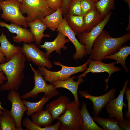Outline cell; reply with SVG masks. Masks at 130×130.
I'll use <instances>...</instances> for the list:
<instances>
[{
  "label": "cell",
  "mask_w": 130,
  "mask_h": 130,
  "mask_svg": "<svg viewBox=\"0 0 130 130\" xmlns=\"http://www.w3.org/2000/svg\"><path fill=\"white\" fill-rule=\"evenodd\" d=\"M130 39V33L117 38L110 36L108 32L103 30L94 41L89 58L102 61L104 58L115 53Z\"/></svg>",
  "instance_id": "obj_1"
},
{
  "label": "cell",
  "mask_w": 130,
  "mask_h": 130,
  "mask_svg": "<svg viewBox=\"0 0 130 130\" xmlns=\"http://www.w3.org/2000/svg\"><path fill=\"white\" fill-rule=\"evenodd\" d=\"M26 61L24 55L20 51L8 61L0 63V71L4 72L7 79V82L0 86L1 91L19 89L24 77Z\"/></svg>",
  "instance_id": "obj_2"
},
{
  "label": "cell",
  "mask_w": 130,
  "mask_h": 130,
  "mask_svg": "<svg viewBox=\"0 0 130 130\" xmlns=\"http://www.w3.org/2000/svg\"><path fill=\"white\" fill-rule=\"evenodd\" d=\"M91 59L89 58L83 64L78 66L70 67L64 65L60 62L57 61L54 62L56 65L60 66L61 70L57 72H53L49 70L44 67L39 66V71L44 79L49 82L51 84L58 81H63L66 80L74 74L80 72H83L88 68Z\"/></svg>",
  "instance_id": "obj_3"
},
{
  "label": "cell",
  "mask_w": 130,
  "mask_h": 130,
  "mask_svg": "<svg viewBox=\"0 0 130 130\" xmlns=\"http://www.w3.org/2000/svg\"><path fill=\"white\" fill-rule=\"evenodd\" d=\"M20 9L23 14H26L28 22L42 20L54 11L48 6L45 0H22Z\"/></svg>",
  "instance_id": "obj_4"
},
{
  "label": "cell",
  "mask_w": 130,
  "mask_h": 130,
  "mask_svg": "<svg viewBox=\"0 0 130 130\" xmlns=\"http://www.w3.org/2000/svg\"><path fill=\"white\" fill-rule=\"evenodd\" d=\"M30 65L34 74V87L29 92L23 94L21 97V98L24 99L29 98H35L38 97V94L41 93H43L44 96L49 99L58 95L59 91L54 85L47 84L39 71L34 68L30 63Z\"/></svg>",
  "instance_id": "obj_5"
},
{
  "label": "cell",
  "mask_w": 130,
  "mask_h": 130,
  "mask_svg": "<svg viewBox=\"0 0 130 130\" xmlns=\"http://www.w3.org/2000/svg\"><path fill=\"white\" fill-rule=\"evenodd\" d=\"M21 4L20 2L15 0L0 1V7L2 11L1 17L6 21L26 28L29 27L28 22L20 11Z\"/></svg>",
  "instance_id": "obj_6"
},
{
  "label": "cell",
  "mask_w": 130,
  "mask_h": 130,
  "mask_svg": "<svg viewBox=\"0 0 130 130\" xmlns=\"http://www.w3.org/2000/svg\"><path fill=\"white\" fill-rule=\"evenodd\" d=\"M79 104L74 101L71 102L68 108L57 119L61 122L58 130H81L83 120Z\"/></svg>",
  "instance_id": "obj_7"
},
{
  "label": "cell",
  "mask_w": 130,
  "mask_h": 130,
  "mask_svg": "<svg viewBox=\"0 0 130 130\" xmlns=\"http://www.w3.org/2000/svg\"><path fill=\"white\" fill-rule=\"evenodd\" d=\"M20 51L24 55L26 58L35 65L46 67L49 69L52 68V64L46 53L31 43L24 42Z\"/></svg>",
  "instance_id": "obj_8"
},
{
  "label": "cell",
  "mask_w": 130,
  "mask_h": 130,
  "mask_svg": "<svg viewBox=\"0 0 130 130\" xmlns=\"http://www.w3.org/2000/svg\"><path fill=\"white\" fill-rule=\"evenodd\" d=\"M7 99L11 103L10 111V114L14 118L18 130H24L22 126L23 115L27 109L24 105L20 94L14 90H11L7 96Z\"/></svg>",
  "instance_id": "obj_9"
},
{
  "label": "cell",
  "mask_w": 130,
  "mask_h": 130,
  "mask_svg": "<svg viewBox=\"0 0 130 130\" xmlns=\"http://www.w3.org/2000/svg\"><path fill=\"white\" fill-rule=\"evenodd\" d=\"M111 14V12H110L106 15L100 23L89 31L84 32L78 35L79 42L85 46V50L87 54H90L94 41L108 22Z\"/></svg>",
  "instance_id": "obj_10"
},
{
  "label": "cell",
  "mask_w": 130,
  "mask_h": 130,
  "mask_svg": "<svg viewBox=\"0 0 130 130\" xmlns=\"http://www.w3.org/2000/svg\"><path fill=\"white\" fill-rule=\"evenodd\" d=\"M129 82V79L125 81L123 87L120 91L118 97L110 100L105 106L109 114V118L114 117L119 122H122L124 119L123 109L124 106L126 107L127 104L124 102V96L125 90Z\"/></svg>",
  "instance_id": "obj_11"
},
{
  "label": "cell",
  "mask_w": 130,
  "mask_h": 130,
  "mask_svg": "<svg viewBox=\"0 0 130 130\" xmlns=\"http://www.w3.org/2000/svg\"><path fill=\"white\" fill-rule=\"evenodd\" d=\"M116 91V88H113L106 94L99 96L92 95L86 91L79 90L78 93L81 97L88 98L92 101L93 115L98 116L108 103L115 98Z\"/></svg>",
  "instance_id": "obj_12"
},
{
  "label": "cell",
  "mask_w": 130,
  "mask_h": 130,
  "mask_svg": "<svg viewBox=\"0 0 130 130\" xmlns=\"http://www.w3.org/2000/svg\"><path fill=\"white\" fill-rule=\"evenodd\" d=\"M117 63L114 62L110 63H106L103 62L102 61H94L91 59L88 64V67L85 72L81 75L75 77L86 78L87 74L89 72L92 73L107 72L108 73V78L104 81L106 83L105 91L108 88V84L109 80L111 75L113 73L120 71L121 69L115 66L114 65Z\"/></svg>",
  "instance_id": "obj_13"
},
{
  "label": "cell",
  "mask_w": 130,
  "mask_h": 130,
  "mask_svg": "<svg viewBox=\"0 0 130 130\" xmlns=\"http://www.w3.org/2000/svg\"><path fill=\"white\" fill-rule=\"evenodd\" d=\"M56 31L66 36L73 44L76 50V52L73 56L74 60L81 59L84 56H86L85 46L81 44L77 39L75 33L68 26L65 17Z\"/></svg>",
  "instance_id": "obj_14"
},
{
  "label": "cell",
  "mask_w": 130,
  "mask_h": 130,
  "mask_svg": "<svg viewBox=\"0 0 130 130\" xmlns=\"http://www.w3.org/2000/svg\"><path fill=\"white\" fill-rule=\"evenodd\" d=\"M0 26L6 28L11 33L16 34V36L12 37L13 40L15 42H23L29 43L35 41L34 37L30 31L25 28L12 23L9 24L2 21H0Z\"/></svg>",
  "instance_id": "obj_15"
},
{
  "label": "cell",
  "mask_w": 130,
  "mask_h": 130,
  "mask_svg": "<svg viewBox=\"0 0 130 130\" xmlns=\"http://www.w3.org/2000/svg\"><path fill=\"white\" fill-rule=\"evenodd\" d=\"M71 102L68 97L61 95L46 104L45 109L49 112L55 120L64 112Z\"/></svg>",
  "instance_id": "obj_16"
},
{
  "label": "cell",
  "mask_w": 130,
  "mask_h": 130,
  "mask_svg": "<svg viewBox=\"0 0 130 130\" xmlns=\"http://www.w3.org/2000/svg\"><path fill=\"white\" fill-rule=\"evenodd\" d=\"M70 41L69 39L66 36L58 32L53 41L45 42L43 45H40L39 48L46 49V53L49 58L50 57L51 53L55 51L57 53L61 54V49L66 50L67 47L65 45Z\"/></svg>",
  "instance_id": "obj_17"
},
{
  "label": "cell",
  "mask_w": 130,
  "mask_h": 130,
  "mask_svg": "<svg viewBox=\"0 0 130 130\" xmlns=\"http://www.w3.org/2000/svg\"><path fill=\"white\" fill-rule=\"evenodd\" d=\"M75 78L74 75L69 78L63 81H58L53 83L52 84L54 85L56 89L58 88H63L67 89L71 91L74 97V101L80 104V102L78 96V89L79 84L84 82V80L82 77H78L77 81H74Z\"/></svg>",
  "instance_id": "obj_18"
},
{
  "label": "cell",
  "mask_w": 130,
  "mask_h": 130,
  "mask_svg": "<svg viewBox=\"0 0 130 130\" xmlns=\"http://www.w3.org/2000/svg\"><path fill=\"white\" fill-rule=\"evenodd\" d=\"M105 17L99 13L95 6L83 16L85 32H89L100 23Z\"/></svg>",
  "instance_id": "obj_19"
},
{
  "label": "cell",
  "mask_w": 130,
  "mask_h": 130,
  "mask_svg": "<svg viewBox=\"0 0 130 130\" xmlns=\"http://www.w3.org/2000/svg\"><path fill=\"white\" fill-rule=\"evenodd\" d=\"M0 51L2 52L5 56V61L10 60L14 55L20 51L21 47L12 44L8 40L6 35H4L2 31L0 36Z\"/></svg>",
  "instance_id": "obj_20"
},
{
  "label": "cell",
  "mask_w": 130,
  "mask_h": 130,
  "mask_svg": "<svg viewBox=\"0 0 130 130\" xmlns=\"http://www.w3.org/2000/svg\"><path fill=\"white\" fill-rule=\"evenodd\" d=\"M62 8L45 17L41 20L47 28L52 31H56L63 21Z\"/></svg>",
  "instance_id": "obj_21"
},
{
  "label": "cell",
  "mask_w": 130,
  "mask_h": 130,
  "mask_svg": "<svg viewBox=\"0 0 130 130\" xmlns=\"http://www.w3.org/2000/svg\"><path fill=\"white\" fill-rule=\"evenodd\" d=\"M80 112L82 118L83 124L81 128L82 130H103L99 126L93 119L89 113L86 103H82Z\"/></svg>",
  "instance_id": "obj_22"
},
{
  "label": "cell",
  "mask_w": 130,
  "mask_h": 130,
  "mask_svg": "<svg viewBox=\"0 0 130 130\" xmlns=\"http://www.w3.org/2000/svg\"><path fill=\"white\" fill-rule=\"evenodd\" d=\"M28 22V26L30 28V31L33 35L36 44L40 45L44 37H49V34H44V32L47 28L46 26L41 20H38Z\"/></svg>",
  "instance_id": "obj_23"
},
{
  "label": "cell",
  "mask_w": 130,
  "mask_h": 130,
  "mask_svg": "<svg viewBox=\"0 0 130 130\" xmlns=\"http://www.w3.org/2000/svg\"><path fill=\"white\" fill-rule=\"evenodd\" d=\"M32 121L37 125L44 127L52 125L53 118L47 110L42 109L31 115Z\"/></svg>",
  "instance_id": "obj_24"
},
{
  "label": "cell",
  "mask_w": 130,
  "mask_h": 130,
  "mask_svg": "<svg viewBox=\"0 0 130 130\" xmlns=\"http://www.w3.org/2000/svg\"><path fill=\"white\" fill-rule=\"evenodd\" d=\"M67 24L76 35L85 32L83 21V16L74 15L66 14L64 16Z\"/></svg>",
  "instance_id": "obj_25"
},
{
  "label": "cell",
  "mask_w": 130,
  "mask_h": 130,
  "mask_svg": "<svg viewBox=\"0 0 130 130\" xmlns=\"http://www.w3.org/2000/svg\"><path fill=\"white\" fill-rule=\"evenodd\" d=\"M117 52L112 55L105 57L104 59H113L121 64L123 67L125 72H129L128 69L125 64V61L128 56L130 54V46L127 45L122 46Z\"/></svg>",
  "instance_id": "obj_26"
},
{
  "label": "cell",
  "mask_w": 130,
  "mask_h": 130,
  "mask_svg": "<svg viewBox=\"0 0 130 130\" xmlns=\"http://www.w3.org/2000/svg\"><path fill=\"white\" fill-rule=\"evenodd\" d=\"M94 121L100 125L104 130H122L118 124L119 122L113 117L109 118H102L98 116H94L92 117Z\"/></svg>",
  "instance_id": "obj_27"
},
{
  "label": "cell",
  "mask_w": 130,
  "mask_h": 130,
  "mask_svg": "<svg viewBox=\"0 0 130 130\" xmlns=\"http://www.w3.org/2000/svg\"><path fill=\"white\" fill-rule=\"evenodd\" d=\"M50 99L48 97L44 95L41 98V99L37 102H32L23 100L24 104L27 109L26 115L29 116L42 109L45 104Z\"/></svg>",
  "instance_id": "obj_28"
},
{
  "label": "cell",
  "mask_w": 130,
  "mask_h": 130,
  "mask_svg": "<svg viewBox=\"0 0 130 130\" xmlns=\"http://www.w3.org/2000/svg\"><path fill=\"white\" fill-rule=\"evenodd\" d=\"M0 130H18L15 121L8 110H4L0 116Z\"/></svg>",
  "instance_id": "obj_29"
},
{
  "label": "cell",
  "mask_w": 130,
  "mask_h": 130,
  "mask_svg": "<svg viewBox=\"0 0 130 130\" xmlns=\"http://www.w3.org/2000/svg\"><path fill=\"white\" fill-rule=\"evenodd\" d=\"M23 126L26 129L29 130H58L61 122L58 120L54 124L51 126L42 127L38 126L34 123L27 117L25 118L22 122Z\"/></svg>",
  "instance_id": "obj_30"
},
{
  "label": "cell",
  "mask_w": 130,
  "mask_h": 130,
  "mask_svg": "<svg viewBox=\"0 0 130 130\" xmlns=\"http://www.w3.org/2000/svg\"><path fill=\"white\" fill-rule=\"evenodd\" d=\"M115 0H100L95 3V6L104 17L114 9Z\"/></svg>",
  "instance_id": "obj_31"
},
{
  "label": "cell",
  "mask_w": 130,
  "mask_h": 130,
  "mask_svg": "<svg viewBox=\"0 0 130 130\" xmlns=\"http://www.w3.org/2000/svg\"><path fill=\"white\" fill-rule=\"evenodd\" d=\"M80 1L81 0H71L67 14L76 16L82 15Z\"/></svg>",
  "instance_id": "obj_32"
},
{
  "label": "cell",
  "mask_w": 130,
  "mask_h": 130,
  "mask_svg": "<svg viewBox=\"0 0 130 130\" xmlns=\"http://www.w3.org/2000/svg\"><path fill=\"white\" fill-rule=\"evenodd\" d=\"M95 3L92 0H81L80 6L82 15L84 16L95 7Z\"/></svg>",
  "instance_id": "obj_33"
},
{
  "label": "cell",
  "mask_w": 130,
  "mask_h": 130,
  "mask_svg": "<svg viewBox=\"0 0 130 130\" xmlns=\"http://www.w3.org/2000/svg\"><path fill=\"white\" fill-rule=\"evenodd\" d=\"M49 7L54 11L62 8V0H45Z\"/></svg>",
  "instance_id": "obj_34"
},
{
  "label": "cell",
  "mask_w": 130,
  "mask_h": 130,
  "mask_svg": "<svg viewBox=\"0 0 130 130\" xmlns=\"http://www.w3.org/2000/svg\"><path fill=\"white\" fill-rule=\"evenodd\" d=\"M126 97L125 98L127 101V110L125 114L126 119L130 120V89L126 86L124 91Z\"/></svg>",
  "instance_id": "obj_35"
},
{
  "label": "cell",
  "mask_w": 130,
  "mask_h": 130,
  "mask_svg": "<svg viewBox=\"0 0 130 130\" xmlns=\"http://www.w3.org/2000/svg\"><path fill=\"white\" fill-rule=\"evenodd\" d=\"M118 125L123 130H130V121L129 120L124 119L123 121L119 122Z\"/></svg>",
  "instance_id": "obj_36"
},
{
  "label": "cell",
  "mask_w": 130,
  "mask_h": 130,
  "mask_svg": "<svg viewBox=\"0 0 130 130\" xmlns=\"http://www.w3.org/2000/svg\"><path fill=\"white\" fill-rule=\"evenodd\" d=\"M71 0H62V13L64 16L67 13L68 7Z\"/></svg>",
  "instance_id": "obj_37"
},
{
  "label": "cell",
  "mask_w": 130,
  "mask_h": 130,
  "mask_svg": "<svg viewBox=\"0 0 130 130\" xmlns=\"http://www.w3.org/2000/svg\"><path fill=\"white\" fill-rule=\"evenodd\" d=\"M6 77L4 72L0 71V85L4 83V81L7 80Z\"/></svg>",
  "instance_id": "obj_38"
},
{
  "label": "cell",
  "mask_w": 130,
  "mask_h": 130,
  "mask_svg": "<svg viewBox=\"0 0 130 130\" xmlns=\"http://www.w3.org/2000/svg\"><path fill=\"white\" fill-rule=\"evenodd\" d=\"M126 2L128 5L129 8V21L128 25L126 28V30L127 31L130 30V1H125Z\"/></svg>",
  "instance_id": "obj_39"
},
{
  "label": "cell",
  "mask_w": 130,
  "mask_h": 130,
  "mask_svg": "<svg viewBox=\"0 0 130 130\" xmlns=\"http://www.w3.org/2000/svg\"><path fill=\"white\" fill-rule=\"evenodd\" d=\"M5 61V55L2 52L0 51V63H3Z\"/></svg>",
  "instance_id": "obj_40"
},
{
  "label": "cell",
  "mask_w": 130,
  "mask_h": 130,
  "mask_svg": "<svg viewBox=\"0 0 130 130\" xmlns=\"http://www.w3.org/2000/svg\"><path fill=\"white\" fill-rule=\"evenodd\" d=\"M0 109H2V110H7L4 108L1 105V103L0 101Z\"/></svg>",
  "instance_id": "obj_41"
},
{
  "label": "cell",
  "mask_w": 130,
  "mask_h": 130,
  "mask_svg": "<svg viewBox=\"0 0 130 130\" xmlns=\"http://www.w3.org/2000/svg\"><path fill=\"white\" fill-rule=\"evenodd\" d=\"M2 110L0 109V116L3 113V112L2 111Z\"/></svg>",
  "instance_id": "obj_42"
},
{
  "label": "cell",
  "mask_w": 130,
  "mask_h": 130,
  "mask_svg": "<svg viewBox=\"0 0 130 130\" xmlns=\"http://www.w3.org/2000/svg\"><path fill=\"white\" fill-rule=\"evenodd\" d=\"M0 0V1H3V0ZM15 0L18 1L20 2L21 3L22 2V0Z\"/></svg>",
  "instance_id": "obj_43"
},
{
  "label": "cell",
  "mask_w": 130,
  "mask_h": 130,
  "mask_svg": "<svg viewBox=\"0 0 130 130\" xmlns=\"http://www.w3.org/2000/svg\"><path fill=\"white\" fill-rule=\"evenodd\" d=\"M92 0L95 3L96 2L98 1V0Z\"/></svg>",
  "instance_id": "obj_44"
},
{
  "label": "cell",
  "mask_w": 130,
  "mask_h": 130,
  "mask_svg": "<svg viewBox=\"0 0 130 130\" xmlns=\"http://www.w3.org/2000/svg\"><path fill=\"white\" fill-rule=\"evenodd\" d=\"M125 1H130V0H125Z\"/></svg>",
  "instance_id": "obj_45"
},
{
  "label": "cell",
  "mask_w": 130,
  "mask_h": 130,
  "mask_svg": "<svg viewBox=\"0 0 130 130\" xmlns=\"http://www.w3.org/2000/svg\"><path fill=\"white\" fill-rule=\"evenodd\" d=\"M1 9V7H0V12Z\"/></svg>",
  "instance_id": "obj_46"
}]
</instances>
